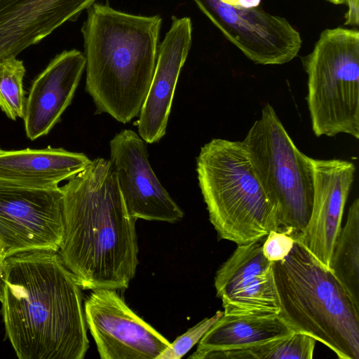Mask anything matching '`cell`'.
I'll return each instance as SVG.
<instances>
[{"instance_id":"4316f807","label":"cell","mask_w":359,"mask_h":359,"mask_svg":"<svg viewBox=\"0 0 359 359\" xmlns=\"http://www.w3.org/2000/svg\"><path fill=\"white\" fill-rule=\"evenodd\" d=\"M327 1L333 4L334 5L344 4L346 0H326Z\"/></svg>"},{"instance_id":"ffe728a7","label":"cell","mask_w":359,"mask_h":359,"mask_svg":"<svg viewBox=\"0 0 359 359\" xmlns=\"http://www.w3.org/2000/svg\"><path fill=\"white\" fill-rule=\"evenodd\" d=\"M316 341L306 334L294 331L248 348L208 352L199 359H312Z\"/></svg>"},{"instance_id":"2e32d148","label":"cell","mask_w":359,"mask_h":359,"mask_svg":"<svg viewBox=\"0 0 359 359\" xmlns=\"http://www.w3.org/2000/svg\"><path fill=\"white\" fill-rule=\"evenodd\" d=\"M83 53L65 50L55 55L35 78L26 98L23 117L30 140L46 135L71 104L85 70Z\"/></svg>"},{"instance_id":"7c38bea8","label":"cell","mask_w":359,"mask_h":359,"mask_svg":"<svg viewBox=\"0 0 359 359\" xmlns=\"http://www.w3.org/2000/svg\"><path fill=\"white\" fill-rule=\"evenodd\" d=\"M262 239L238 245L216 272L215 287L226 315H278L280 303L273 262L262 252Z\"/></svg>"},{"instance_id":"6da1fadb","label":"cell","mask_w":359,"mask_h":359,"mask_svg":"<svg viewBox=\"0 0 359 359\" xmlns=\"http://www.w3.org/2000/svg\"><path fill=\"white\" fill-rule=\"evenodd\" d=\"M1 313L20 359H83L89 347L83 294L58 252L6 258Z\"/></svg>"},{"instance_id":"52a82bcc","label":"cell","mask_w":359,"mask_h":359,"mask_svg":"<svg viewBox=\"0 0 359 359\" xmlns=\"http://www.w3.org/2000/svg\"><path fill=\"white\" fill-rule=\"evenodd\" d=\"M303 62L314 135L346 133L358 139V30L341 27L323 30Z\"/></svg>"},{"instance_id":"44dd1931","label":"cell","mask_w":359,"mask_h":359,"mask_svg":"<svg viewBox=\"0 0 359 359\" xmlns=\"http://www.w3.org/2000/svg\"><path fill=\"white\" fill-rule=\"evenodd\" d=\"M25 67L17 57L0 61V109L8 118H23L26 97L23 87Z\"/></svg>"},{"instance_id":"7a4b0ae2","label":"cell","mask_w":359,"mask_h":359,"mask_svg":"<svg viewBox=\"0 0 359 359\" xmlns=\"http://www.w3.org/2000/svg\"><path fill=\"white\" fill-rule=\"evenodd\" d=\"M64 234L58 253L83 290L128 287L138 261L136 219L109 159L96 158L60 187Z\"/></svg>"},{"instance_id":"8992f818","label":"cell","mask_w":359,"mask_h":359,"mask_svg":"<svg viewBox=\"0 0 359 359\" xmlns=\"http://www.w3.org/2000/svg\"><path fill=\"white\" fill-rule=\"evenodd\" d=\"M243 142L254 171L276 208L278 231L294 239L305 229L311 212L312 158L297 148L269 103Z\"/></svg>"},{"instance_id":"9a60e30c","label":"cell","mask_w":359,"mask_h":359,"mask_svg":"<svg viewBox=\"0 0 359 359\" xmlns=\"http://www.w3.org/2000/svg\"><path fill=\"white\" fill-rule=\"evenodd\" d=\"M97 0H0V61L17 57Z\"/></svg>"},{"instance_id":"ba28073f","label":"cell","mask_w":359,"mask_h":359,"mask_svg":"<svg viewBox=\"0 0 359 359\" xmlns=\"http://www.w3.org/2000/svg\"><path fill=\"white\" fill-rule=\"evenodd\" d=\"M63 234L60 187L36 189L0 183V241L6 257L35 250L58 252Z\"/></svg>"},{"instance_id":"277c9868","label":"cell","mask_w":359,"mask_h":359,"mask_svg":"<svg viewBox=\"0 0 359 359\" xmlns=\"http://www.w3.org/2000/svg\"><path fill=\"white\" fill-rule=\"evenodd\" d=\"M273 269L282 320L339 358L359 359V307L330 269L295 239Z\"/></svg>"},{"instance_id":"5bb4252c","label":"cell","mask_w":359,"mask_h":359,"mask_svg":"<svg viewBox=\"0 0 359 359\" xmlns=\"http://www.w3.org/2000/svg\"><path fill=\"white\" fill-rule=\"evenodd\" d=\"M189 17H172L160 42L151 82L136 122L139 135L147 142L161 140L166 133L175 90L192 43Z\"/></svg>"},{"instance_id":"4fadbf2b","label":"cell","mask_w":359,"mask_h":359,"mask_svg":"<svg viewBox=\"0 0 359 359\" xmlns=\"http://www.w3.org/2000/svg\"><path fill=\"white\" fill-rule=\"evenodd\" d=\"M313 198L309 222L294 238L329 268L341 228L345 205L354 180L355 165L341 159L311 158Z\"/></svg>"},{"instance_id":"d4e9b609","label":"cell","mask_w":359,"mask_h":359,"mask_svg":"<svg viewBox=\"0 0 359 359\" xmlns=\"http://www.w3.org/2000/svg\"><path fill=\"white\" fill-rule=\"evenodd\" d=\"M224 3L237 8H257L261 0H221Z\"/></svg>"},{"instance_id":"7402d4cb","label":"cell","mask_w":359,"mask_h":359,"mask_svg":"<svg viewBox=\"0 0 359 359\" xmlns=\"http://www.w3.org/2000/svg\"><path fill=\"white\" fill-rule=\"evenodd\" d=\"M224 312L217 311L212 316L205 318L189 328L183 334L170 342L156 359H180L198 343L210 328L223 316Z\"/></svg>"},{"instance_id":"9c48e42d","label":"cell","mask_w":359,"mask_h":359,"mask_svg":"<svg viewBox=\"0 0 359 359\" xmlns=\"http://www.w3.org/2000/svg\"><path fill=\"white\" fill-rule=\"evenodd\" d=\"M245 57L257 65H283L299 53V32L285 18L257 8H237L221 0H193Z\"/></svg>"},{"instance_id":"cb8c5ba5","label":"cell","mask_w":359,"mask_h":359,"mask_svg":"<svg viewBox=\"0 0 359 359\" xmlns=\"http://www.w3.org/2000/svg\"><path fill=\"white\" fill-rule=\"evenodd\" d=\"M348 10L345 14L344 25L358 27L359 25V0H346Z\"/></svg>"},{"instance_id":"e0dca14e","label":"cell","mask_w":359,"mask_h":359,"mask_svg":"<svg viewBox=\"0 0 359 359\" xmlns=\"http://www.w3.org/2000/svg\"><path fill=\"white\" fill-rule=\"evenodd\" d=\"M83 153L48 147L6 151L0 149V183L36 189L58 187L91 163Z\"/></svg>"},{"instance_id":"8fae6325","label":"cell","mask_w":359,"mask_h":359,"mask_svg":"<svg viewBox=\"0 0 359 359\" xmlns=\"http://www.w3.org/2000/svg\"><path fill=\"white\" fill-rule=\"evenodd\" d=\"M110 161L126 208L136 219L175 223L184 212L162 185L149 160L147 142L123 129L109 142Z\"/></svg>"},{"instance_id":"484cf974","label":"cell","mask_w":359,"mask_h":359,"mask_svg":"<svg viewBox=\"0 0 359 359\" xmlns=\"http://www.w3.org/2000/svg\"><path fill=\"white\" fill-rule=\"evenodd\" d=\"M6 258L4 245L0 241V299L1 296L2 278L4 270V262Z\"/></svg>"},{"instance_id":"30bf717a","label":"cell","mask_w":359,"mask_h":359,"mask_svg":"<svg viewBox=\"0 0 359 359\" xmlns=\"http://www.w3.org/2000/svg\"><path fill=\"white\" fill-rule=\"evenodd\" d=\"M83 307L86 325L102 359H156L170 345L116 290H93Z\"/></svg>"},{"instance_id":"3957f363","label":"cell","mask_w":359,"mask_h":359,"mask_svg":"<svg viewBox=\"0 0 359 359\" xmlns=\"http://www.w3.org/2000/svg\"><path fill=\"white\" fill-rule=\"evenodd\" d=\"M83 39L86 92L96 114L127 123L138 116L154 72L162 17L96 2L86 10Z\"/></svg>"},{"instance_id":"ac0fdd59","label":"cell","mask_w":359,"mask_h":359,"mask_svg":"<svg viewBox=\"0 0 359 359\" xmlns=\"http://www.w3.org/2000/svg\"><path fill=\"white\" fill-rule=\"evenodd\" d=\"M294 331L278 315L223 314L201 338L197 349L189 358L197 359L208 352L248 348Z\"/></svg>"},{"instance_id":"d6986e66","label":"cell","mask_w":359,"mask_h":359,"mask_svg":"<svg viewBox=\"0 0 359 359\" xmlns=\"http://www.w3.org/2000/svg\"><path fill=\"white\" fill-rule=\"evenodd\" d=\"M329 269L359 307V199L350 205L336 240Z\"/></svg>"},{"instance_id":"5b68a950","label":"cell","mask_w":359,"mask_h":359,"mask_svg":"<svg viewBox=\"0 0 359 359\" xmlns=\"http://www.w3.org/2000/svg\"><path fill=\"white\" fill-rule=\"evenodd\" d=\"M196 172L210 221L219 239L244 245L278 230L276 208L243 141L212 139L201 148Z\"/></svg>"},{"instance_id":"603a6c76","label":"cell","mask_w":359,"mask_h":359,"mask_svg":"<svg viewBox=\"0 0 359 359\" xmlns=\"http://www.w3.org/2000/svg\"><path fill=\"white\" fill-rule=\"evenodd\" d=\"M262 252L270 262L283 260L291 251L294 239L290 235L272 230L264 238Z\"/></svg>"}]
</instances>
